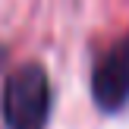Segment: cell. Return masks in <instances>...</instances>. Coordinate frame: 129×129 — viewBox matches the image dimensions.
Returning a JSON list of instances; mask_svg holds the SVG:
<instances>
[{"mask_svg":"<svg viewBox=\"0 0 129 129\" xmlns=\"http://www.w3.org/2000/svg\"><path fill=\"white\" fill-rule=\"evenodd\" d=\"M54 110V88L44 63L25 60L6 76L0 113L6 129H47Z\"/></svg>","mask_w":129,"mask_h":129,"instance_id":"1","label":"cell"},{"mask_svg":"<svg viewBox=\"0 0 129 129\" xmlns=\"http://www.w3.org/2000/svg\"><path fill=\"white\" fill-rule=\"evenodd\" d=\"M3 66H6V47L0 44V73H3Z\"/></svg>","mask_w":129,"mask_h":129,"instance_id":"3","label":"cell"},{"mask_svg":"<svg viewBox=\"0 0 129 129\" xmlns=\"http://www.w3.org/2000/svg\"><path fill=\"white\" fill-rule=\"evenodd\" d=\"M91 101L101 113H123L129 107V31L98 54L88 79Z\"/></svg>","mask_w":129,"mask_h":129,"instance_id":"2","label":"cell"}]
</instances>
